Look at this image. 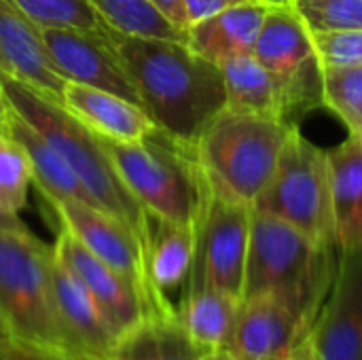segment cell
<instances>
[{"mask_svg": "<svg viewBox=\"0 0 362 360\" xmlns=\"http://www.w3.org/2000/svg\"><path fill=\"white\" fill-rule=\"evenodd\" d=\"M115 45L142 110L165 134L195 144L225 110L221 66L197 55L185 40L115 32Z\"/></svg>", "mask_w": 362, "mask_h": 360, "instance_id": "obj_1", "label": "cell"}, {"mask_svg": "<svg viewBox=\"0 0 362 360\" xmlns=\"http://www.w3.org/2000/svg\"><path fill=\"white\" fill-rule=\"evenodd\" d=\"M337 255L333 244L252 208L242 299L274 297L312 325L335 278Z\"/></svg>", "mask_w": 362, "mask_h": 360, "instance_id": "obj_2", "label": "cell"}, {"mask_svg": "<svg viewBox=\"0 0 362 360\" xmlns=\"http://www.w3.org/2000/svg\"><path fill=\"white\" fill-rule=\"evenodd\" d=\"M0 85L11 108L34 129H38L47 142L66 159V163L91 195L93 204L123 221L140 238L146 250L148 214L123 185L100 136H95L72 112H68L64 104L40 95L21 81L13 76H0Z\"/></svg>", "mask_w": 362, "mask_h": 360, "instance_id": "obj_3", "label": "cell"}, {"mask_svg": "<svg viewBox=\"0 0 362 360\" xmlns=\"http://www.w3.org/2000/svg\"><path fill=\"white\" fill-rule=\"evenodd\" d=\"M117 174L146 214L195 227L210 189L202 174L195 144L155 127L138 142L100 138Z\"/></svg>", "mask_w": 362, "mask_h": 360, "instance_id": "obj_4", "label": "cell"}, {"mask_svg": "<svg viewBox=\"0 0 362 360\" xmlns=\"http://www.w3.org/2000/svg\"><path fill=\"white\" fill-rule=\"evenodd\" d=\"M295 125L261 115L218 112L195 142V155L214 197L250 206L269 185Z\"/></svg>", "mask_w": 362, "mask_h": 360, "instance_id": "obj_5", "label": "cell"}, {"mask_svg": "<svg viewBox=\"0 0 362 360\" xmlns=\"http://www.w3.org/2000/svg\"><path fill=\"white\" fill-rule=\"evenodd\" d=\"M53 246L25 229H0V329L4 339L66 350L51 295Z\"/></svg>", "mask_w": 362, "mask_h": 360, "instance_id": "obj_6", "label": "cell"}, {"mask_svg": "<svg viewBox=\"0 0 362 360\" xmlns=\"http://www.w3.org/2000/svg\"><path fill=\"white\" fill-rule=\"evenodd\" d=\"M252 208L293 225L320 244L335 246L329 153L295 127L269 185Z\"/></svg>", "mask_w": 362, "mask_h": 360, "instance_id": "obj_7", "label": "cell"}, {"mask_svg": "<svg viewBox=\"0 0 362 360\" xmlns=\"http://www.w3.org/2000/svg\"><path fill=\"white\" fill-rule=\"evenodd\" d=\"M252 53L274 79L286 123L297 127L299 119L322 106V64L293 4L269 8Z\"/></svg>", "mask_w": 362, "mask_h": 360, "instance_id": "obj_8", "label": "cell"}, {"mask_svg": "<svg viewBox=\"0 0 362 360\" xmlns=\"http://www.w3.org/2000/svg\"><path fill=\"white\" fill-rule=\"evenodd\" d=\"M250 210L210 193L195 225V259L185 289H214L242 301Z\"/></svg>", "mask_w": 362, "mask_h": 360, "instance_id": "obj_9", "label": "cell"}, {"mask_svg": "<svg viewBox=\"0 0 362 360\" xmlns=\"http://www.w3.org/2000/svg\"><path fill=\"white\" fill-rule=\"evenodd\" d=\"M59 227L74 236L89 252L123 274L146 297L155 314H174L176 306L155 293L146 269V250L140 238L117 216L83 202H49Z\"/></svg>", "mask_w": 362, "mask_h": 360, "instance_id": "obj_10", "label": "cell"}, {"mask_svg": "<svg viewBox=\"0 0 362 360\" xmlns=\"http://www.w3.org/2000/svg\"><path fill=\"white\" fill-rule=\"evenodd\" d=\"M115 32L72 28H40L42 40L57 72L70 81L117 93L140 106L136 87L115 45Z\"/></svg>", "mask_w": 362, "mask_h": 360, "instance_id": "obj_11", "label": "cell"}, {"mask_svg": "<svg viewBox=\"0 0 362 360\" xmlns=\"http://www.w3.org/2000/svg\"><path fill=\"white\" fill-rule=\"evenodd\" d=\"M310 337L318 360H362V250L337 255L335 278Z\"/></svg>", "mask_w": 362, "mask_h": 360, "instance_id": "obj_12", "label": "cell"}, {"mask_svg": "<svg viewBox=\"0 0 362 360\" xmlns=\"http://www.w3.org/2000/svg\"><path fill=\"white\" fill-rule=\"evenodd\" d=\"M53 252L89 291L117 337L129 333L144 318L155 316L151 303L134 282L89 252L74 236L62 227L57 229Z\"/></svg>", "mask_w": 362, "mask_h": 360, "instance_id": "obj_13", "label": "cell"}, {"mask_svg": "<svg viewBox=\"0 0 362 360\" xmlns=\"http://www.w3.org/2000/svg\"><path fill=\"white\" fill-rule=\"evenodd\" d=\"M51 295L66 350L91 360L108 359L119 337L89 291L55 252L51 259Z\"/></svg>", "mask_w": 362, "mask_h": 360, "instance_id": "obj_14", "label": "cell"}, {"mask_svg": "<svg viewBox=\"0 0 362 360\" xmlns=\"http://www.w3.org/2000/svg\"><path fill=\"white\" fill-rule=\"evenodd\" d=\"M310 327L274 297H244L238 308L229 350L242 360H284Z\"/></svg>", "mask_w": 362, "mask_h": 360, "instance_id": "obj_15", "label": "cell"}, {"mask_svg": "<svg viewBox=\"0 0 362 360\" xmlns=\"http://www.w3.org/2000/svg\"><path fill=\"white\" fill-rule=\"evenodd\" d=\"M0 55L8 76L62 104V91L68 81L57 72L40 28L11 0H0Z\"/></svg>", "mask_w": 362, "mask_h": 360, "instance_id": "obj_16", "label": "cell"}, {"mask_svg": "<svg viewBox=\"0 0 362 360\" xmlns=\"http://www.w3.org/2000/svg\"><path fill=\"white\" fill-rule=\"evenodd\" d=\"M274 4L272 2H248L235 4L204 17L187 28L185 42L208 62L221 66L223 62L248 55L255 51L263 21Z\"/></svg>", "mask_w": 362, "mask_h": 360, "instance_id": "obj_17", "label": "cell"}, {"mask_svg": "<svg viewBox=\"0 0 362 360\" xmlns=\"http://www.w3.org/2000/svg\"><path fill=\"white\" fill-rule=\"evenodd\" d=\"M62 104L95 136L117 142H138L157 127L142 106L117 93L81 83L68 81L64 85Z\"/></svg>", "mask_w": 362, "mask_h": 360, "instance_id": "obj_18", "label": "cell"}, {"mask_svg": "<svg viewBox=\"0 0 362 360\" xmlns=\"http://www.w3.org/2000/svg\"><path fill=\"white\" fill-rule=\"evenodd\" d=\"M337 252L362 250V140L348 136L327 151Z\"/></svg>", "mask_w": 362, "mask_h": 360, "instance_id": "obj_19", "label": "cell"}, {"mask_svg": "<svg viewBox=\"0 0 362 360\" xmlns=\"http://www.w3.org/2000/svg\"><path fill=\"white\" fill-rule=\"evenodd\" d=\"M195 259V227L170 223L148 214L146 269L155 293L163 299L187 286Z\"/></svg>", "mask_w": 362, "mask_h": 360, "instance_id": "obj_20", "label": "cell"}, {"mask_svg": "<svg viewBox=\"0 0 362 360\" xmlns=\"http://www.w3.org/2000/svg\"><path fill=\"white\" fill-rule=\"evenodd\" d=\"M8 134L23 146L32 166L34 185L47 202H83L95 206L66 159L47 142V138L38 129H34L15 110L11 112Z\"/></svg>", "mask_w": 362, "mask_h": 360, "instance_id": "obj_21", "label": "cell"}, {"mask_svg": "<svg viewBox=\"0 0 362 360\" xmlns=\"http://www.w3.org/2000/svg\"><path fill=\"white\" fill-rule=\"evenodd\" d=\"M240 299L214 289H185L176 318L199 350L229 348Z\"/></svg>", "mask_w": 362, "mask_h": 360, "instance_id": "obj_22", "label": "cell"}, {"mask_svg": "<svg viewBox=\"0 0 362 360\" xmlns=\"http://www.w3.org/2000/svg\"><path fill=\"white\" fill-rule=\"evenodd\" d=\"M204 350L191 342L174 312L144 318L117 339L106 360H199Z\"/></svg>", "mask_w": 362, "mask_h": 360, "instance_id": "obj_23", "label": "cell"}, {"mask_svg": "<svg viewBox=\"0 0 362 360\" xmlns=\"http://www.w3.org/2000/svg\"><path fill=\"white\" fill-rule=\"evenodd\" d=\"M221 72L225 83L227 110L282 119L280 98L274 79L267 68L255 57V53L238 55L223 62Z\"/></svg>", "mask_w": 362, "mask_h": 360, "instance_id": "obj_24", "label": "cell"}, {"mask_svg": "<svg viewBox=\"0 0 362 360\" xmlns=\"http://www.w3.org/2000/svg\"><path fill=\"white\" fill-rule=\"evenodd\" d=\"M104 21L121 32L134 36H153V38H172L185 40L187 34L174 28L148 0H89Z\"/></svg>", "mask_w": 362, "mask_h": 360, "instance_id": "obj_25", "label": "cell"}, {"mask_svg": "<svg viewBox=\"0 0 362 360\" xmlns=\"http://www.w3.org/2000/svg\"><path fill=\"white\" fill-rule=\"evenodd\" d=\"M322 106L344 121L350 136L362 140V66L322 68Z\"/></svg>", "mask_w": 362, "mask_h": 360, "instance_id": "obj_26", "label": "cell"}, {"mask_svg": "<svg viewBox=\"0 0 362 360\" xmlns=\"http://www.w3.org/2000/svg\"><path fill=\"white\" fill-rule=\"evenodd\" d=\"M38 28L106 32L110 25L89 0H11Z\"/></svg>", "mask_w": 362, "mask_h": 360, "instance_id": "obj_27", "label": "cell"}, {"mask_svg": "<svg viewBox=\"0 0 362 360\" xmlns=\"http://www.w3.org/2000/svg\"><path fill=\"white\" fill-rule=\"evenodd\" d=\"M32 182L34 174L23 146L8 132H0V206L19 214L28 204Z\"/></svg>", "mask_w": 362, "mask_h": 360, "instance_id": "obj_28", "label": "cell"}, {"mask_svg": "<svg viewBox=\"0 0 362 360\" xmlns=\"http://www.w3.org/2000/svg\"><path fill=\"white\" fill-rule=\"evenodd\" d=\"M312 34L362 30V0H291Z\"/></svg>", "mask_w": 362, "mask_h": 360, "instance_id": "obj_29", "label": "cell"}, {"mask_svg": "<svg viewBox=\"0 0 362 360\" xmlns=\"http://www.w3.org/2000/svg\"><path fill=\"white\" fill-rule=\"evenodd\" d=\"M322 68L362 66V30L354 32H318L312 34Z\"/></svg>", "mask_w": 362, "mask_h": 360, "instance_id": "obj_30", "label": "cell"}, {"mask_svg": "<svg viewBox=\"0 0 362 360\" xmlns=\"http://www.w3.org/2000/svg\"><path fill=\"white\" fill-rule=\"evenodd\" d=\"M0 354L6 360H91L87 356L68 352V350L19 344V342H11V339H0Z\"/></svg>", "mask_w": 362, "mask_h": 360, "instance_id": "obj_31", "label": "cell"}, {"mask_svg": "<svg viewBox=\"0 0 362 360\" xmlns=\"http://www.w3.org/2000/svg\"><path fill=\"white\" fill-rule=\"evenodd\" d=\"M248 2H261V0H185V6H187V17H189V25L204 19V17H210L218 11H225L229 6H235V4H248ZM267 2V0H265Z\"/></svg>", "mask_w": 362, "mask_h": 360, "instance_id": "obj_32", "label": "cell"}, {"mask_svg": "<svg viewBox=\"0 0 362 360\" xmlns=\"http://www.w3.org/2000/svg\"><path fill=\"white\" fill-rule=\"evenodd\" d=\"M174 28L182 30L187 34L189 28V17H187V6L185 0H148Z\"/></svg>", "mask_w": 362, "mask_h": 360, "instance_id": "obj_33", "label": "cell"}, {"mask_svg": "<svg viewBox=\"0 0 362 360\" xmlns=\"http://www.w3.org/2000/svg\"><path fill=\"white\" fill-rule=\"evenodd\" d=\"M284 360H318L316 359V352H314V344H312L310 331L295 344V348L288 352V356Z\"/></svg>", "mask_w": 362, "mask_h": 360, "instance_id": "obj_34", "label": "cell"}, {"mask_svg": "<svg viewBox=\"0 0 362 360\" xmlns=\"http://www.w3.org/2000/svg\"><path fill=\"white\" fill-rule=\"evenodd\" d=\"M0 229H25V225L21 223L19 214H13L0 206Z\"/></svg>", "mask_w": 362, "mask_h": 360, "instance_id": "obj_35", "label": "cell"}, {"mask_svg": "<svg viewBox=\"0 0 362 360\" xmlns=\"http://www.w3.org/2000/svg\"><path fill=\"white\" fill-rule=\"evenodd\" d=\"M11 112H13V108H11V104L6 100V93H4V89L0 85V132H8Z\"/></svg>", "mask_w": 362, "mask_h": 360, "instance_id": "obj_36", "label": "cell"}, {"mask_svg": "<svg viewBox=\"0 0 362 360\" xmlns=\"http://www.w3.org/2000/svg\"><path fill=\"white\" fill-rule=\"evenodd\" d=\"M0 76H8V68H6V64H4V59H2V55H0Z\"/></svg>", "mask_w": 362, "mask_h": 360, "instance_id": "obj_37", "label": "cell"}, {"mask_svg": "<svg viewBox=\"0 0 362 360\" xmlns=\"http://www.w3.org/2000/svg\"><path fill=\"white\" fill-rule=\"evenodd\" d=\"M272 4H291V0H267Z\"/></svg>", "mask_w": 362, "mask_h": 360, "instance_id": "obj_38", "label": "cell"}, {"mask_svg": "<svg viewBox=\"0 0 362 360\" xmlns=\"http://www.w3.org/2000/svg\"><path fill=\"white\" fill-rule=\"evenodd\" d=\"M0 339H4V333H2V329H0Z\"/></svg>", "mask_w": 362, "mask_h": 360, "instance_id": "obj_39", "label": "cell"}, {"mask_svg": "<svg viewBox=\"0 0 362 360\" xmlns=\"http://www.w3.org/2000/svg\"><path fill=\"white\" fill-rule=\"evenodd\" d=\"M0 360H6V359H4V356H2V354H0Z\"/></svg>", "mask_w": 362, "mask_h": 360, "instance_id": "obj_40", "label": "cell"}]
</instances>
